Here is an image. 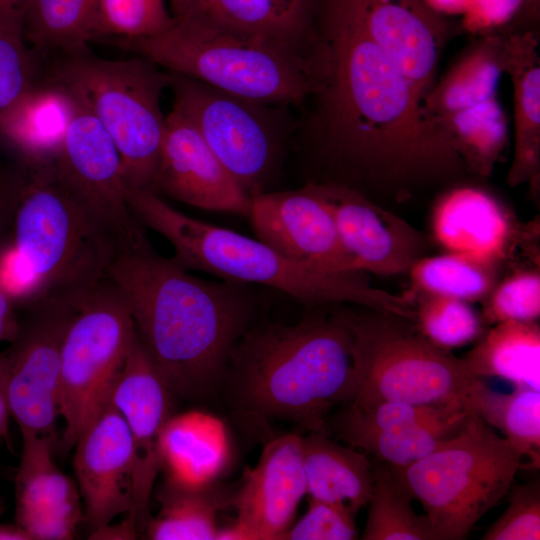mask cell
<instances>
[{
    "label": "cell",
    "mask_w": 540,
    "mask_h": 540,
    "mask_svg": "<svg viewBox=\"0 0 540 540\" xmlns=\"http://www.w3.org/2000/svg\"><path fill=\"white\" fill-rule=\"evenodd\" d=\"M531 31L505 36L504 73L512 84L514 153L507 174L512 186L529 183L536 195L540 180V58Z\"/></svg>",
    "instance_id": "cb8c5ba5"
},
{
    "label": "cell",
    "mask_w": 540,
    "mask_h": 540,
    "mask_svg": "<svg viewBox=\"0 0 540 540\" xmlns=\"http://www.w3.org/2000/svg\"><path fill=\"white\" fill-rule=\"evenodd\" d=\"M504 60L505 36H482L434 83L424 109L430 116H443L496 97Z\"/></svg>",
    "instance_id": "484cf974"
},
{
    "label": "cell",
    "mask_w": 540,
    "mask_h": 540,
    "mask_svg": "<svg viewBox=\"0 0 540 540\" xmlns=\"http://www.w3.org/2000/svg\"><path fill=\"white\" fill-rule=\"evenodd\" d=\"M464 408L501 432L521 454L528 467L540 466V392L515 387L509 393L495 391L481 379L469 392Z\"/></svg>",
    "instance_id": "f546056e"
},
{
    "label": "cell",
    "mask_w": 540,
    "mask_h": 540,
    "mask_svg": "<svg viewBox=\"0 0 540 540\" xmlns=\"http://www.w3.org/2000/svg\"><path fill=\"white\" fill-rule=\"evenodd\" d=\"M25 0H0V8L14 9L19 8Z\"/></svg>",
    "instance_id": "db71d44e"
},
{
    "label": "cell",
    "mask_w": 540,
    "mask_h": 540,
    "mask_svg": "<svg viewBox=\"0 0 540 540\" xmlns=\"http://www.w3.org/2000/svg\"><path fill=\"white\" fill-rule=\"evenodd\" d=\"M373 469V487L362 540H436L426 516L418 515L411 496L380 462Z\"/></svg>",
    "instance_id": "836d02e7"
},
{
    "label": "cell",
    "mask_w": 540,
    "mask_h": 540,
    "mask_svg": "<svg viewBox=\"0 0 540 540\" xmlns=\"http://www.w3.org/2000/svg\"><path fill=\"white\" fill-rule=\"evenodd\" d=\"M232 494L208 482L181 485L165 479L157 499L159 513L149 520L144 536L151 540H217L216 518L231 506Z\"/></svg>",
    "instance_id": "83f0119b"
},
{
    "label": "cell",
    "mask_w": 540,
    "mask_h": 540,
    "mask_svg": "<svg viewBox=\"0 0 540 540\" xmlns=\"http://www.w3.org/2000/svg\"><path fill=\"white\" fill-rule=\"evenodd\" d=\"M135 334L126 302L108 277L80 300L61 347L59 410L64 429L56 453L70 452L109 405Z\"/></svg>",
    "instance_id": "30bf717a"
},
{
    "label": "cell",
    "mask_w": 540,
    "mask_h": 540,
    "mask_svg": "<svg viewBox=\"0 0 540 540\" xmlns=\"http://www.w3.org/2000/svg\"><path fill=\"white\" fill-rule=\"evenodd\" d=\"M516 448L479 416L425 457L391 470L424 510L436 540H463L506 497L524 467Z\"/></svg>",
    "instance_id": "52a82bcc"
},
{
    "label": "cell",
    "mask_w": 540,
    "mask_h": 540,
    "mask_svg": "<svg viewBox=\"0 0 540 540\" xmlns=\"http://www.w3.org/2000/svg\"><path fill=\"white\" fill-rule=\"evenodd\" d=\"M139 533L132 520L126 515L124 520L112 525L111 523L104 528L90 534L89 539H137Z\"/></svg>",
    "instance_id": "7dc6e473"
},
{
    "label": "cell",
    "mask_w": 540,
    "mask_h": 540,
    "mask_svg": "<svg viewBox=\"0 0 540 540\" xmlns=\"http://www.w3.org/2000/svg\"><path fill=\"white\" fill-rule=\"evenodd\" d=\"M210 211L249 216L251 197L194 125L173 109L165 117L155 193Z\"/></svg>",
    "instance_id": "d6986e66"
},
{
    "label": "cell",
    "mask_w": 540,
    "mask_h": 540,
    "mask_svg": "<svg viewBox=\"0 0 540 540\" xmlns=\"http://www.w3.org/2000/svg\"><path fill=\"white\" fill-rule=\"evenodd\" d=\"M66 88L72 97V115L52 162L54 172L118 237L124 249L133 246L147 236L128 205L120 155L81 97Z\"/></svg>",
    "instance_id": "4fadbf2b"
},
{
    "label": "cell",
    "mask_w": 540,
    "mask_h": 540,
    "mask_svg": "<svg viewBox=\"0 0 540 540\" xmlns=\"http://www.w3.org/2000/svg\"><path fill=\"white\" fill-rule=\"evenodd\" d=\"M433 11L445 15H463L471 0H423Z\"/></svg>",
    "instance_id": "681fc988"
},
{
    "label": "cell",
    "mask_w": 540,
    "mask_h": 540,
    "mask_svg": "<svg viewBox=\"0 0 540 540\" xmlns=\"http://www.w3.org/2000/svg\"><path fill=\"white\" fill-rule=\"evenodd\" d=\"M22 438L23 449L15 479V516L80 502L75 482L54 462L55 441L34 434H22Z\"/></svg>",
    "instance_id": "d6a6232c"
},
{
    "label": "cell",
    "mask_w": 540,
    "mask_h": 540,
    "mask_svg": "<svg viewBox=\"0 0 540 540\" xmlns=\"http://www.w3.org/2000/svg\"><path fill=\"white\" fill-rule=\"evenodd\" d=\"M135 56L105 59L68 54L52 78L77 93L111 137L127 186L155 193L165 117L160 100L172 74Z\"/></svg>",
    "instance_id": "ba28073f"
},
{
    "label": "cell",
    "mask_w": 540,
    "mask_h": 540,
    "mask_svg": "<svg viewBox=\"0 0 540 540\" xmlns=\"http://www.w3.org/2000/svg\"><path fill=\"white\" fill-rule=\"evenodd\" d=\"M136 331V330H135ZM175 398L154 368L137 333L110 404L126 421L134 448L132 510L139 535L151 519L150 498L162 470V440Z\"/></svg>",
    "instance_id": "9a60e30c"
},
{
    "label": "cell",
    "mask_w": 540,
    "mask_h": 540,
    "mask_svg": "<svg viewBox=\"0 0 540 540\" xmlns=\"http://www.w3.org/2000/svg\"><path fill=\"white\" fill-rule=\"evenodd\" d=\"M483 321H536L540 315L539 267L520 269L498 281L483 300Z\"/></svg>",
    "instance_id": "f35d334b"
},
{
    "label": "cell",
    "mask_w": 540,
    "mask_h": 540,
    "mask_svg": "<svg viewBox=\"0 0 540 540\" xmlns=\"http://www.w3.org/2000/svg\"><path fill=\"white\" fill-rule=\"evenodd\" d=\"M329 208L341 242L358 272H408L428 248L425 237L401 217L342 183H309Z\"/></svg>",
    "instance_id": "ac0fdd59"
},
{
    "label": "cell",
    "mask_w": 540,
    "mask_h": 540,
    "mask_svg": "<svg viewBox=\"0 0 540 540\" xmlns=\"http://www.w3.org/2000/svg\"><path fill=\"white\" fill-rule=\"evenodd\" d=\"M522 12L530 19H538L540 12V0H523Z\"/></svg>",
    "instance_id": "f5cc1de1"
},
{
    "label": "cell",
    "mask_w": 540,
    "mask_h": 540,
    "mask_svg": "<svg viewBox=\"0 0 540 540\" xmlns=\"http://www.w3.org/2000/svg\"><path fill=\"white\" fill-rule=\"evenodd\" d=\"M74 471L90 534L132 510L134 448L122 415L110 403L75 447Z\"/></svg>",
    "instance_id": "ffe728a7"
},
{
    "label": "cell",
    "mask_w": 540,
    "mask_h": 540,
    "mask_svg": "<svg viewBox=\"0 0 540 540\" xmlns=\"http://www.w3.org/2000/svg\"><path fill=\"white\" fill-rule=\"evenodd\" d=\"M399 67L424 100L448 35L444 16L423 0H338Z\"/></svg>",
    "instance_id": "44dd1931"
},
{
    "label": "cell",
    "mask_w": 540,
    "mask_h": 540,
    "mask_svg": "<svg viewBox=\"0 0 540 540\" xmlns=\"http://www.w3.org/2000/svg\"><path fill=\"white\" fill-rule=\"evenodd\" d=\"M98 0H25L19 7L24 37L32 49L66 54L97 39Z\"/></svg>",
    "instance_id": "4dcf8cb0"
},
{
    "label": "cell",
    "mask_w": 540,
    "mask_h": 540,
    "mask_svg": "<svg viewBox=\"0 0 540 540\" xmlns=\"http://www.w3.org/2000/svg\"><path fill=\"white\" fill-rule=\"evenodd\" d=\"M115 42L161 68L263 104H299L320 86L300 47L241 32L198 5L160 33Z\"/></svg>",
    "instance_id": "5b68a950"
},
{
    "label": "cell",
    "mask_w": 540,
    "mask_h": 540,
    "mask_svg": "<svg viewBox=\"0 0 540 540\" xmlns=\"http://www.w3.org/2000/svg\"><path fill=\"white\" fill-rule=\"evenodd\" d=\"M318 93L328 148L384 184L458 174L464 168L412 83L338 1L328 0Z\"/></svg>",
    "instance_id": "6da1fadb"
},
{
    "label": "cell",
    "mask_w": 540,
    "mask_h": 540,
    "mask_svg": "<svg viewBox=\"0 0 540 540\" xmlns=\"http://www.w3.org/2000/svg\"><path fill=\"white\" fill-rule=\"evenodd\" d=\"M173 17L185 14L197 5V0H166Z\"/></svg>",
    "instance_id": "816d5d0a"
},
{
    "label": "cell",
    "mask_w": 540,
    "mask_h": 540,
    "mask_svg": "<svg viewBox=\"0 0 540 540\" xmlns=\"http://www.w3.org/2000/svg\"><path fill=\"white\" fill-rule=\"evenodd\" d=\"M431 118L463 168L480 177L492 173L508 140L507 118L497 96Z\"/></svg>",
    "instance_id": "f1b7e54d"
},
{
    "label": "cell",
    "mask_w": 540,
    "mask_h": 540,
    "mask_svg": "<svg viewBox=\"0 0 540 540\" xmlns=\"http://www.w3.org/2000/svg\"><path fill=\"white\" fill-rule=\"evenodd\" d=\"M499 266L447 252L423 256L410 268L413 292L461 299L484 300L497 284Z\"/></svg>",
    "instance_id": "e575fe53"
},
{
    "label": "cell",
    "mask_w": 540,
    "mask_h": 540,
    "mask_svg": "<svg viewBox=\"0 0 540 540\" xmlns=\"http://www.w3.org/2000/svg\"><path fill=\"white\" fill-rule=\"evenodd\" d=\"M24 174L11 237L38 277L43 299L78 303L107 278L124 246L59 180L52 163Z\"/></svg>",
    "instance_id": "8992f818"
},
{
    "label": "cell",
    "mask_w": 540,
    "mask_h": 540,
    "mask_svg": "<svg viewBox=\"0 0 540 540\" xmlns=\"http://www.w3.org/2000/svg\"><path fill=\"white\" fill-rule=\"evenodd\" d=\"M521 225L491 193L474 186H456L436 201L431 230L447 252L500 265L519 244Z\"/></svg>",
    "instance_id": "7402d4cb"
},
{
    "label": "cell",
    "mask_w": 540,
    "mask_h": 540,
    "mask_svg": "<svg viewBox=\"0 0 540 540\" xmlns=\"http://www.w3.org/2000/svg\"><path fill=\"white\" fill-rule=\"evenodd\" d=\"M523 0H471L462 27L474 35H490L522 12Z\"/></svg>",
    "instance_id": "ee69618b"
},
{
    "label": "cell",
    "mask_w": 540,
    "mask_h": 540,
    "mask_svg": "<svg viewBox=\"0 0 540 540\" xmlns=\"http://www.w3.org/2000/svg\"><path fill=\"white\" fill-rule=\"evenodd\" d=\"M3 512V504H2V501H1V498H0V514Z\"/></svg>",
    "instance_id": "11a10c76"
},
{
    "label": "cell",
    "mask_w": 540,
    "mask_h": 540,
    "mask_svg": "<svg viewBox=\"0 0 540 540\" xmlns=\"http://www.w3.org/2000/svg\"><path fill=\"white\" fill-rule=\"evenodd\" d=\"M11 416L8 396V373L4 352L0 353V440L6 437Z\"/></svg>",
    "instance_id": "c3c4849f"
},
{
    "label": "cell",
    "mask_w": 540,
    "mask_h": 540,
    "mask_svg": "<svg viewBox=\"0 0 540 540\" xmlns=\"http://www.w3.org/2000/svg\"><path fill=\"white\" fill-rule=\"evenodd\" d=\"M107 277L174 398L203 402L221 394L231 353L254 324L255 293L243 283L190 274L147 237L121 250Z\"/></svg>",
    "instance_id": "7a4b0ae2"
},
{
    "label": "cell",
    "mask_w": 540,
    "mask_h": 540,
    "mask_svg": "<svg viewBox=\"0 0 540 540\" xmlns=\"http://www.w3.org/2000/svg\"><path fill=\"white\" fill-rule=\"evenodd\" d=\"M72 115V97L54 78L34 85L0 113V138L18 156L24 170L54 161Z\"/></svg>",
    "instance_id": "603a6c76"
},
{
    "label": "cell",
    "mask_w": 540,
    "mask_h": 540,
    "mask_svg": "<svg viewBox=\"0 0 540 540\" xmlns=\"http://www.w3.org/2000/svg\"><path fill=\"white\" fill-rule=\"evenodd\" d=\"M173 109L186 117L243 190L252 197L274 158V138L263 104L172 73Z\"/></svg>",
    "instance_id": "8fae6325"
},
{
    "label": "cell",
    "mask_w": 540,
    "mask_h": 540,
    "mask_svg": "<svg viewBox=\"0 0 540 540\" xmlns=\"http://www.w3.org/2000/svg\"><path fill=\"white\" fill-rule=\"evenodd\" d=\"M367 310H342L352 331L358 374L352 401L464 408L470 390L481 380L464 360L431 342L415 321Z\"/></svg>",
    "instance_id": "9c48e42d"
},
{
    "label": "cell",
    "mask_w": 540,
    "mask_h": 540,
    "mask_svg": "<svg viewBox=\"0 0 540 540\" xmlns=\"http://www.w3.org/2000/svg\"><path fill=\"white\" fill-rule=\"evenodd\" d=\"M505 511L487 528L482 540L540 539V482L511 486Z\"/></svg>",
    "instance_id": "ab89813d"
},
{
    "label": "cell",
    "mask_w": 540,
    "mask_h": 540,
    "mask_svg": "<svg viewBox=\"0 0 540 540\" xmlns=\"http://www.w3.org/2000/svg\"><path fill=\"white\" fill-rule=\"evenodd\" d=\"M15 308L12 300L0 290V342L12 343L18 335L21 321Z\"/></svg>",
    "instance_id": "bcb514c9"
},
{
    "label": "cell",
    "mask_w": 540,
    "mask_h": 540,
    "mask_svg": "<svg viewBox=\"0 0 540 540\" xmlns=\"http://www.w3.org/2000/svg\"><path fill=\"white\" fill-rule=\"evenodd\" d=\"M305 495L302 436L288 433L270 439L232 494L236 522L219 530L217 540H280Z\"/></svg>",
    "instance_id": "e0dca14e"
},
{
    "label": "cell",
    "mask_w": 540,
    "mask_h": 540,
    "mask_svg": "<svg viewBox=\"0 0 540 540\" xmlns=\"http://www.w3.org/2000/svg\"><path fill=\"white\" fill-rule=\"evenodd\" d=\"M0 290L16 307H31L41 301L40 281L12 237L0 246Z\"/></svg>",
    "instance_id": "b9f144b4"
},
{
    "label": "cell",
    "mask_w": 540,
    "mask_h": 540,
    "mask_svg": "<svg viewBox=\"0 0 540 540\" xmlns=\"http://www.w3.org/2000/svg\"><path fill=\"white\" fill-rule=\"evenodd\" d=\"M311 0H197L215 21L232 29L300 47Z\"/></svg>",
    "instance_id": "1f68e13d"
},
{
    "label": "cell",
    "mask_w": 540,
    "mask_h": 540,
    "mask_svg": "<svg viewBox=\"0 0 540 540\" xmlns=\"http://www.w3.org/2000/svg\"><path fill=\"white\" fill-rule=\"evenodd\" d=\"M172 21L166 0H98L97 39L149 37Z\"/></svg>",
    "instance_id": "74e56055"
},
{
    "label": "cell",
    "mask_w": 540,
    "mask_h": 540,
    "mask_svg": "<svg viewBox=\"0 0 540 540\" xmlns=\"http://www.w3.org/2000/svg\"><path fill=\"white\" fill-rule=\"evenodd\" d=\"M355 517L342 506L309 499L307 512L280 540H354Z\"/></svg>",
    "instance_id": "60d3db41"
},
{
    "label": "cell",
    "mask_w": 540,
    "mask_h": 540,
    "mask_svg": "<svg viewBox=\"0 0 540 540\" xmlns=\"http://www.w3.org/2000/svg\"><path fill=\"white\" fill-rule=\"evenodd\" d=\"M306 495L348 509L357 515L373 487V469L366 454L321 432L302 436Z\"/></svg>",
    "instance_id": "d4e9b609"
},
{
    "label": "cell",
    "mask_w": 540,
    "mask_h": 540,
    "mask_svg": "<svg viewBox=\"0 0 540 540\" xmlns=\"http://www.w3.org/2000/svg\"><path fill=\"white\" fill-rule=\"evenodd\" d=\"M23 32L20 8H0V112L35 84V62Z\"/></svg>",
    "instance_id": "8d00e7d4"
},
{
    "label": "cell",
    "mask_w": 540,
    "mask_h": 540,
    "mask_svg": "<svg viewBox=\"0 0 540 540\" xmlns=\"http://www.w3.org/2000/svg\"><path fill=\"white\" fill-rule=\"evenodd\" d=\"M24 178L23 170L11 173L0 170V246L11 237Z\"/></svg>",
    "instance_id": "f6af8a7d"
},
{
    "label": "cell",
    "mask_w": 540,
    "mask_h": 540,
    "mask_svg": "<svg viewBox=\"0 0 540 540\" xmlns=\"http://www.w3.org/2000/svg\"><path fill=\"white\" fill-rule=\"evenodd\" d=\"M126 199L144 227L171 243L173 259L187 270L273 287L307 305L348 302L415 319L408 296L371 286L363 272L331 273L293 261L260 240L194 219L148 190L127 186Z\"/></svg>",
    "instance_id": "277c9868"
},
{
    "label": "cell",
    "mask_w": 540,
    "mask_h": 540,
    "mask_svg": "<svg viewBox=\"0 0 540 540\" xmlns=\"http://www.w3.org/2000/svg\"><path fill=\"white\" fill-rule=\"evenodd\" d=\"M15 519L32 540H67L74 537L78 525L84 520V513L80 502H76L26 513Z\"/></svg>",
    "instance_id": "7bdbcfd3"
},
{
    "label": "cell",
    "mask_w": 540,
    "mask_h": 540,
    "mask_svg": "<svg viewBox=\"0 0 540 540\" xmlns=\"http://www.w3.org/2000/svg\"><path fill=\"white\" fill-rule=\"evenodd\" d=\"M357 388L352 331L337 311L295 325L253 324L231 353L221 394L256 432L280 420L327 434L329 416Z\"/></svg>",
    "instance_id": "3957f363"
},
{
    "label": "cell",
    "mask_w": 540,
    "mask_h": 540,
    "mask_svg": "<svg viewBox=\"0 0 540 540\" xmlns=\"http://www.w3.org/2000/svg\"><path fill=\"white\" fill-rule=\"evenodd\" d=\"M410 296L414 301L416 325L435 345L450 350L481 337L484 321L470 302L423 292H413Z\"/></svg>",
    "instance_id": "d590c367"
},
{
    "label": "cell",
    "mask_w": 540,
    "mask_h": 540,
    "mask_svg": "<svg viewBox=\"0 0 540 540\" xmlns=\"http://www.w3.org/2000/svg\"><path fill=\"white\" fill-rule=\"evenodd\" d=\"M470 412L461 407L399 401H351L328 418V435L391 467H405L455 434Z\"/></svg>",
    "instance_id": "5bb4252c"
},
{
    "label": "cell",
    "mask_w": 540,
    "mask_h": 540,
    "mask_svg": "<svg viewBox=\"0 0 540 540\" xmlns=\"http://www.w3.org/2000/svg\"><path fill=\"white\" fill-rule=\"evenodd\" d=\"M248 217L258 240L282 256L331 273L358 272L329 208L309 184L253 195Z\"/></svg>",
    "instance_id": "2e32d148"
},
{
    "label": "cell",
    "mask_w": 540,
    "mask_h": 540,
    "mask_svg": "<svg viewBox=\"0 0 540 540\" xmlns=\"http://www.w3.org/2000/svg\"><path fill=\"white\" fill-rule=\"evenodd\" d=\"M0 540H32L31 536L16 523L0 524Z\"/></svg>",
    "instance_id": "f907efd6"
},
{
    "label": "cell",
    "mask_w": 540,
    "mask_h": 540,
    "mask_svg": "<svg viewBox=\"0 0 540 540\" xmlns=\"http://www.w3.org/2000/svg\"><path fill=\"white\" fill-rule=\"evenodd\" d=\"M78 304L45 298L29 307V316L4 352L10 411L21 434L48 437L56 445L61 347Z\"/></svg>",
    "instance_id": "7c38bea8"
},
{
    "label": "cell",
    "mask_w": 540,
    "mask_h": 540,
    "mask_svg": "<svg viewBox=\"0 0 540 540\" xmlns=\"http://www.w3.org/2000/svg\"><path fill=\"white\" fill-rule=\"evenodd\" d=\"M478 378L498 377L540 391V327L536 321L494 324L463 358Z\"/></svg>",
    "instance_id": "4316f807"
}]
</instances>
